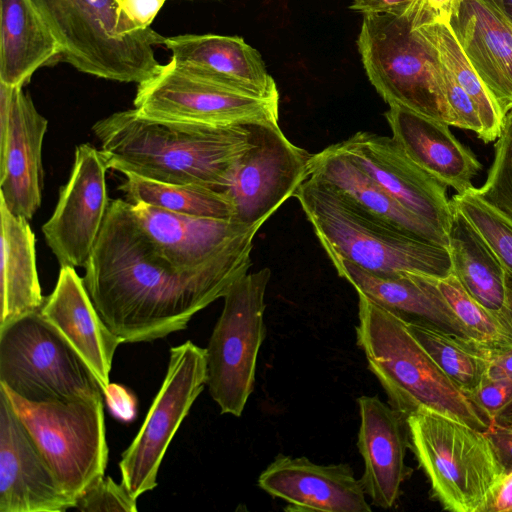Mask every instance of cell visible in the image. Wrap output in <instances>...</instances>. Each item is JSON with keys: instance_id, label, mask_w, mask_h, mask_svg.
I'll return each instance as SVG.
<instances>
[{"instance_id": "46", "label": "cell", "mask_w": 512, "mask_h": 512, "mask_svg": "<svg viewBox=\"0 0 512 512\" xmlns=\"http://www.w3.org/2000/svg\"><path fill=\"white\" fill-rule=\"evenodd\" d=\"M503 322L512 331V273L506 270V303L501 316Z\"/></svg>"}, {"instance_id": "11", "label": "cell", "mask_w": 512, "mask_h": 512, "mask_svg": "<svg viewBox=\"0 0 512 512\" xmlns=\"http://www.w3.org/2000/svg\"><path fill=\"white\" fill-rule=\"evenodd\" d=\"M134 109L143 117L196 125L278 122L279 99L239 90L170 60L138 84Z\"/></svg>"}, {"instance_id": "30", "label": "cell", "mask_w": 512, "mask_h": 512, "mask_svg": "<svg viewBox=\"0 0 512 512\" xmlns=\"http://www.w3.org/2000/svg\"><path fill=\"white\" fill-rule=\"evenodd\" d=\"M420 21L423 30L436 46L444 66L473 101L480 122V138L484 143L500 136L504 116L489 90L475 71L457 41L449 21L435 18L420 1Z\"/></svg>"}, {"instance_id": "7", "label": "cell", "mask_w": 512, "mask_h": 512, "mask_svg": "<svg viewBox=\"0 0 512 512\" xmlns=\"http://www.w3.org/2000/svg\"><path fill=\"white\" fill-rule=\"evenodd\" d=\"M409 446L445 510L486 512L503 469L485 430L429 409L406 417Z\"/></svg>"}, {"instance_id": "16", "label": "cell", "mask_w": 512, "mask_h": 512, "mask_svg": "<svg viewBox=\"0 0 512 512\" xmlns=\"http://www.w3.org/2000/svg\"><path fill=\"white\" fill-rule=\"evenodd\" d=\"M336 145L394 200L448 237L453 207L447 186L416 164L392 137L360 131Z\"/></svg>"}, {"instance_id": "44", "label": "cell", "mask_w": 512, "mask_h": 512, "mask_svg": "<svg viewBox=\"0 0 512 512\" xmlns=\"http://www.w3.org/2000/svg\"><path fill=\"white\" fill-rule=\"evenodd\" d=\"M416 0H353L350 8L365 14L402 13Z\"/></svg>"}, {"instance_id": "20", "label": "cell", "mask_w": 512, "mask_h": 512, "mask_svg": "<svg viewBox=\"0 0 512 512\" xmlns=\"http://www.w3.org/2000/svg\"><path fill=\"white\" fill-rule=\"evenodd\" d=\"M39 314L80 357L104 393L115 351L123 342L101 318L74 267L60 268Z\"/></svg>"}, {"instance_id": "47", "label": "cell", "mask_w": 512, "mask_h": 512, "mask_svg": "<svg viewBox=\"0 0 512 512\" xmlns=\"http://www.w3.org/2000/svg\"><path fill=\"white\" fill-rule=\"evenodd\" d=\"M501 4L502 14L509 25L512 27V0H502Z\"/></svg>"}, {"instance_id": "4", "label": "cell", "mask_w": 512, "mask_h": 512, "mask_svg": "<svg viewBox=\"0 0 512 512\" xmlns=\"http://www.w3.org/2000/svg\"><path fill=\"white\" fill-rule=\"evenodd\" d=\"M334 264L348 261L366 271L451 274L447 247L411 237L362 211L308 175L294 196Z\"/></svg>"}, {"instance_id": "14", "label": "cell", "mask_w": 512, "mask_h": 512, "mask_svg": "<svg viewBox=\"0 0 512 512\" xmlns=\"http://www.w3.org/2000/svg\"><path fill=\"white\" fill-rule=\"evenodd\" d=\"M252 143L237 160L222 190L232 202L234 221L264 224L309 174L312 154L294 145L278 122L251 123Z\"/></svg>"}, {"instance_id": "33", "label": "cell", "mask_w": 512, "mask_h": 512, "mask_svg": "<svg viewBox=\"0 0 512 512\" xmlns=\"http://www.w3.org/2000/svg\"><path fill=\"white\" fill-rule=\"evenodd\" d=\"M438 288L470 339L487 347L512 345L510 328L473 298L453 272L438 278Z\"/></svg>"}, {"instance_id": "40", "label": "cell", "mask_w": 512, "mask_h": 512, "mask_svg": "<svg viewBox=\"0 0 512 512\" xmlns=\"http://www.w3.org/2000/svg\"><path fill=\"white\" fill-rule=\"evenodd\" d=\"M494 448L503 473L512 470V424L491 422L485 430Z\"/></svg>"}, {"instance_id": "41", "label": "cell", "mask_w": 512, "mask_h": 512, "mask_svg": "<svg viewBox=\"0 0 512 512\" xmlns=\"http://www.w3.org/2000/svg\"><path fill=\"white\" fill-rule=\"evenodd\" d=\"M166 0H120L123 12L140 30L150 28Z\"/></svg>"}, {"instance_id": "5", "label": "cell", "mask_w": 512, "mask_h": 512, "mask_svg": "<svg viewBox=\"0 0 512 512\" xmlns=\"http://www.w3.org/2000/svg\"><path fill=\"white\" fill-rule=\"evenodd\" d=\"M58 41L62 61L98 78L140 84L162 68L154 47L165 37L140 30L120 0H32Z\"/></svg>"}, {"instance_id": "15", "label": "cell", "mask_w": 512, "mask_h": 512, "mask_svg": "<svg viewBox=\"0 0 512 512\" xmlns=\"http://www.w3.org/2000/svg\"><path fill=\"white\" fill-rule=\"evenodd\" d=\"M105 160L94 146L76 147L67 183L52 216L43 225L47 245L60 267H85L105 222L110 200Z\"/></svg>"}, {"instance_id": "27", "label": "cell", "mask_w": 512, "mask_h": 512, "mask_svg": "<svg viewBox=\"0 0 512 512\" xmlns=\"http://www.w3.org/2000/svg\"><path fill=\"white\" fill-rule=\"evenodd\" d=\"M62 61L60 45L32 0H0V84L24 87Z\"/></svg>"}, {"instance_id": "21", "label": "cell", "mask_w": 512, "mask_h": 512, "mask_svg": "<svg viewBox=\"0 0 512 512\" xmlns=\"http://www.w3.org/2000/svg\"><path fill=\"white\" fill-rule=\"evenodd\" d=\"M357 404V447L364 462L360 482L373 505L389 509L396 504L409 474L405 463L409 446L406 418L377 396H361Z\"/></svg>"}, {"instance_id": "38", "label": "cell", "mask_w": 512, "mask_h": 512, "mask_svg": "<svg viewBox=\"0 0 512 512\" xmlns=\"http://www.w3.org/2000/svg\"><path fill=\"white\" fill-rule=\"evenodd\" d=\"M443 82L445 97L457 121V128L474 131L479 136L482 127L476 107L444 64Z\"/></svg>"}, {"instance_id": "35", "label": "cell", "mask_w": 512, "mask_h": 512, "mask_svg": "<svg viewBox=\"0 0 512 512\" xmlns=\"http://www.w3.org/2000/svg\"><path fill=\"white\" fill-rule=\"evenodd\" d=\"M475 192L512 221V109L504 116L487 179L480 188H475Z\"/></svg>"}, {"instance_id": "23", "label": "cell", "mask_w": 512, "mask_h": 512, "mask_svg": "<svg viewBox=\"0 0 512 512\" xmlns=\"http://www.w3.org/2000/svg\"><path fill=\"white\" fill-rule=\"evenodd\" d=\"M171 60L219 82L263 97L279 99L261 55L237 36L184 34L165 38Z\"/></svg>"}, {"instance_id": "48", "label": "cell", "mask_w": 512, "mask_h": 512, "mask_svg": "<svg viewBox=\"0 0 512 512\" xmlns=\"http://www.w3.org/2000/svg\"><path fill=\"white\" fill-rule=\"evenodd\" d=\"M486 4H488L490 7H492L494 10L502 14V0H483ZM503 15V14H502Z\"/></svg>"}, {"instance_id": "6", "label": "cell", "mask_w": 512, "mask_h": 512, "mask_svg": "<svg viewBox=\"0 0 512 512\" xmlns=\"http://www.w3.org/2000/svg\"><path fill=\"white\" fill-rule=\"evenodd\" d=\"M420 1L398 14H365L358 51L369 81L389 107L457 127L444 93L441 58L421 25Z\"/></svg>"}, {"instance_id": "2", "label": "cell", "mask_w": 512, "mask_h": 512, "mask_svg": "<svg viewBox=\"0 0 512 512\" xmlns=\"http://www.w3.org/2000/svg\"><path fill=\"white\" fill-rule=\"evenodd\" d=\"M92 130L108 169L125 176L222 191L252 143L249 124L196 125L155 120L136 110L115 112Z\"/></svg>"}, {"instance_id": "17", "label": "cell", "mask_w": 512, "mask_h": 512, "mask_svg": "<svg viewBox=\"0 0 512 512\" xmlns=\"http://www.w3.org/2000/svg\"><path fill=\"white\" fill-rule=\"evenodd\" d=\"M47 119L23 87L0 84V199L31 220L42 201V144Z\"/></svg>"}, {"instance_id": "22", "label": "cell", "mask_w": 512, "mask_h": 512, "mask_svg": "<svg viewBox=\"0 0 512 512\" xmlns=\"http://www.w3.org/2000/svg\"><path fill=\"white\" fill-rule=\"evenodd\" d=\"M449 24L505 116L512 109V27L483 0H456Z\"/></svg>"}, {"instance_id": "9", "label": "cell", "mask_w": 512, "mask_h": 512, "mask_svg": "<svg viewBox=\"0 0 512 512\" xmlns=\"http://www.w3.org/2000/svg\"><path fill=\"white\" fill-rule=\"evenodd\" d=\"M271 277L263 268L235 281L208 346L206 386L221 414L239 417L254 390L257 358L266 336L265 294Z\"/></svg>"}, {"instance_id": "45", "label": "cell", "mask_w": 512, "mask_h": 512, "mask_svg": "<svg viewBox=\"0 0 512 512\" xmlns=\"http://www.w3.org/2000/svg\"><path fill=\"white\" fill-rule=\"evenodd\" d=\"M456 0H422L425 8L435 17L449 21Z\"/></svg>"}, {"instance_id": "32", "label": "cell", "mask_w": 512, "mask_h": 512, "mask_svg": "<svg viewBox=\"0 0 512 512\" xmlns=\"http://www.w3.org/2000/svg\"><path fill=\"white\" fill-rule=\"evenodd\" d=\"M407 325L439 368L467 395L487 375L486 346L427 323L407 322Z\"/></svg>"}, {"instance_id": "28", "label": "cell", "mask_w": 512, "mask_h": 512, "mask_svg": "<svg viewBox=\"0 0 512 512\" xmlns=\"http://www.w3.org/2000/svg\"><path fill=\"white\" fill-rule=\"evenodd\" d=\"M0 327L38 312L45 297L36 265L35 234L29 220L13 214L0 199Z\"/></svg>"}, {"instance_id": "3", "label": "cell", "mask_w": 512, "mask_h": 512, "mask_svg": "<svg viewBox=\"0 0 512 512\" xmlns=\"http://www.w3.org/2000/svg\"><path fill=\"white\" fill-rule=\"evenodd\" d=\"M358 297L357 345L390 405L405 418L424 408L486 430L487 419L434 362L407 322L365 296Z\"/></svg>"}, {"instance_id": "19", "label": "cell", "mask_w": 512, "mask_h": 512, "mask_svg": "<svg viewBox=\"0 0 512 512\" xmlns=\"http://www.w3.org/2000/svg\"><path fill=\"white\" fill-rule=\"evenodd\" d=\"M258 486L287 503V511L370 512L366 493L345 463L317 464L307 457L278 455L258 478Z\"/></svg>"}, {"instance_id": "31", "label": "cell", "mask_w": 512, "mask_h": 512, "mask_svg": "<svg viewBox=\"0 0 512 512\" xmlns=\"http://www.w3.org/2000/svg\"><path fill=\"white\" fill-rule=\"evenodd\" d=\"M119 189L130 204H146L193 217L234 218V208L226 193L207 186L164 183L127 175Z\"/></svg>"}, {"instance_id": "26", "label": "cell", "mask_w": 512, "mask_h": 512, "mask_svg": "<svg viewBox=\"0 0 512 512\" xmlns=\"http://www.w3.org/2000/svg\"><path fill=\"white\" fill-rule=\"evenodd\" d=\"M308 175L384 224L411 237L448 246L446 235L394 200L336 144L312 154Z\"/></svg>"}, {"instance_id": "12", "label": "cell", "mask_w": 512, "mask_h": 512, "mask_svg": "<svg viewBox=\"0 0 512 512\" xmlns=\"http://www.w3.org/2000/svg\"><path fill=\"white\" fill-rule=\"evenodd\" d=\"M167 371L146 418L119 461L121 482L138 499L157 486L165 453L204 390L207 380L205 348L192 341L171 347Z\"/></svg>"}, {"instance_id": "13", "label": "cell", "mask_w": 512, "mask_h": 512, "mask_svg": "<svg viewBox=\"0 0 512 512\" xmlns=\"http://www.w3.org/2000/svg\"><path fill=\"white\" fill-rule=\"evenodd\" d=\"M153 247L182 271L234 270L247 274L253 239L263 224L193 217L146 204H130Z\"/></svg>"}, {"instance_id": "36", "label": "cell", "mask_w": 512, "mask_h": 512, "mask_svg": "<svg viewBox=\"0 0 512 512\" xmlns=\"http://www.w3.org/2000/svg\"><path fill=\"white\" fill-rule=\"evenodd\" d=\"M73 509L82 512H137V499L109 476L92 482L75 500Z\"/></svg>"}, {"instance_id": "37", "label": "cell", "mask_w": 512, "mask_h": 512, "mask_svg": "<svg viewBox=\"0 0 512 512\" xmlns=\"http://www.w3.org/2000/svg\"><path fill=\"white\" fill-rule=\"evenodd\" d=\"M468 396L489 423L499 421L512 406V380L486 375Z\"/></svg>"}, {"instance_id": "29", "label": "cell", "mask_w": 512, "mask_h": 512, "mask_svg": "<svg viewBox=\"0 0 512 512\" xmlns=\"http://www.w3.org/2000/svg\"><path fill=\"white\" fill-rule=\"evenodd\" d=\"M452 207L447 248L453 274L473 298L502 320L506 269L475 227Z\"/></svg>"}, {"instance_id": "25", "label": "cell", "mask_w": 512, "mask_h": 512, "mask_svg": "<svg viewBox=\"0 0 512 512\" xmlns=\"http://www.w3.org/2000/svg\"><path fill=\"white\" fill-rule=\"evenodd\" d=\"M384 116L392 138L421 168L457 194L474 187L472 180L482 165L447 124L396 106L390 107Z\"/></svg>"}, {"instance_id": "34", "label": "cell", "mask_w": 512, "mask_h": 512, "mask_svg": "<svg viewBox=\"0 0 512 512\" xmlns=\"http://www.w3.org/2000/svg\"><path fill=\"white\" fill-rule=\"evenodd\" d=\"M451 203L481 234L504 268L512 273V221L484 202L475 187L455 194Z\"/></svg>"}, {"instance_id": "24", "label": "cell", "mask_w": 512, "mask_h": 512, "mask_svg": "<svg viewBox=\"0 0 512 512\" xmlns=\"http://www.w3.org/2000/svg\"><path fill=\"white\" fill-rule=\"evenodd\" d=\"M334 267L358 294L406 322L427 323L469 338L445 302L438 278L412 272L373 273L348 261H340Z\"/></svg>"}, {"instance_id": "49", "label": "cell", "mask_w": 512, "mask_h": 512, "mask_svg": "<svg viewBox=\"0 0 512 512\" xmlns=\"http://www.w3.org/2000/svg\"><path fill=\"white\" fill-rule=\"evenodd\" d=\"M512 424V423H511Z\"/></svg>"}, {"instance_id": "43", "label": "cell", "mask_w": 512, "mask_h": 512, "mask_svg": "<svg viewBox=\"0 0 512 512\" xmlns=\"http://www.w3.org/2000/svg\"><path fill=\"white\" fill-rule=\"evenodd\" d=\"M486 512H512V470L503 473L494 486Z\"/></svg>"}, {"instance_id": "8", "label": "cell", "mask_w": 512, "mask_h": 512, "mask_svg": "<svg viewBox=\"0 0 512 512\" xmlns=\"http://www.w3.org/2000/svg\"><path fill=\"white\" fill-rule=\"evenodd\" d=\"M0 387L61 489L75 503L92 482L105 475L109 450L103 395L30 402Z\"/></svg>"}, {"instance_id": "10", "label": "cell", "mask_w": 512, "mask_h": 512, "mask_svg": "<svg viewBox=\"0 0 512 512\" xmlns=\"http://www.w3.org/2000/svg\"><path fill=\"white\" fill-rule=\"evenodd\" d=\"M0 385L30 402L103 395L88 367L39 311L0 327Z\"/></svg>"}, {"instance_id": "39", "label": "cell", "mask_w": 512, "mask_h": 512, "mask_svg": "<svg viewBox=\"0 0 512 512\" xmlns=\"http://www.w3.org/2000/svg\"><path fill=\"white\" fill-rule=\"evenodd\" d=\"M110 413L118 420L132 421L137 414V399L127 388L110 383L103 393Z\"/></svg>"}, {"instance_id": "42", "label": "cell", "mask_w": 512, "mask_h": 512, "mask_svg": "<svg viewBox=\"0 0 512 512\" xmlns=\"http://www.w3.org/2000/svg\"><path fill=\"white\" fill-rule=\"evenodd\" d=\"M487 355V376L512 380V345L487 347Z\"/></svg>"}, {"instance_id": "18", "label": "cell", "mask_w": 512, "mask_h": 512, "mask_svg": "<svg viewBox=\"0 0 512 512\" xmlns=\"http://www.w3.org/2000/svg\"><path fill=\"white\" fill-rule=\"evenodd\" d=\"M73 506L0 387V512H64Z\"/></svg>"}, {"instance_id": "1", "label": "cell", "mask_w": 512, "mask_h": 512, "mask_svg": "<svg viewBox=\"0 0 512 512\" xmlns=\"http://www.w3.org/2000/svg\"><path fill=\"white\" fill-rule=\"evenodd\" d=\"M84 284L108 328L123 343L151 342L184 330L192 317L246 275L234 270L182 271L159 255L131 205L110 200L85 265Z\"/></svg>"}]
</instances>
